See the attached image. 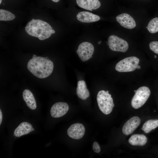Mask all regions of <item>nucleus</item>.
<instances>
[{
  "mask_svg": "<svg viewBox=\"0 0 158 158\" xmlns=\"http://www.w3.org/2000/svg\"><path fill=\"white\" fill-rule=\"evenodd\" d=\"M27 68L35 76L42 79L51 74L53 71L54 64L51 60L45 58L37 56L29 61Z\"/></svg>",
  "mask_w": 158,
  "mask_h": 158,
  "instance_id": "obj_1",
  "label": "nucleus"
},
{
  "mask_svg": "<svg viewBox=\"0 0 158 158\" xmlns=\"http://www.w3.org/2000/svg\"><path fill=\"white\" fill-rule=\"evenodd\" d=\"M51 29H52V28L47 23L42 20L34 19L29 22L25 28L27 33L31 36L38 38L39 35L41 34L42 37L38 38L41 40L50 37L52 34L49 31Z\"/></svg>",
  "mask_w": 158,
  "mask_h": 158,
  "instance_id": "obj_2",
  "label": "nucleus"
},
{
  "mask_svg": "<svg viewBox=\"0 0 158 158\" xmlns=\"http://www.w3.org/2000/svg\"><path fill=\"white\" fill-rule=\"evenodd\" d=\"M97 100L99 107L103 113L107 115L111 112L114 104L108 91H99L97 95Z\"/></svg>",
  "mask_w": 158,
  "mask_h": 158,
  "instance_id": "obj_3",
  "label": "nucleus"
},
{
  "mask_svg": "<svg viewBox=\"0 0 158 158\" xmlns=\"http://www.w3.org/2000/svg\"><path fill=\"white\" fill-rule=\"evenodd\" d=\"M134 92L135 94L132 99L131 105L134 108L138 109L146 102L150 95V91L148 87L143 86Z\"/></svg>",
  "mask_w": 158,
  "mask_h": 158,
  "instance_id": "obj_4",
  "label": "nucleus"
},
{
  "mask_svg": "<svg viewBox=\"0 0 158 158\" xmlns=\"http://www.w3.org/2000/svg\"><path fill=\"white\" fill-rule=\"evenodd\" d=\"M139 61V59L135 56L127 57L118 62L115 68L120 72L133 71L136 69L140 68V66L138 65Z\"/></svg>",
  "mask_w": 158,
  "mask_h": 158,
  "instance_id": "obj_5",
  "label": "nucleus"
},
{
  "mask_svg": "<svg viewBox=\"0 0 158 158\" xmlns=\"http://www.w3.org/2000/svg\"><path fill=\"white\" fill-rule=\"evenodd\" d=\"M108 42L109 48L113 51L125 52L129 48L128 44L126 41L116 35L110 36Z\"/></svg>",
  "mask_w": 158,
  "mask_h": 158,
  "instance_id": "obj_6",
  "label": "nucleus"
},
{
  "mask_svg": "<svg viewBox=\"0 0 158 158\" xmlns=\"http://www.w3.org/2000/svg\"><path fill=\"white\" fill-rule=\"evenodd\" d=\"M94 51L93 45L88 42H84L78 46L76 52L83 61H85L92 57Z\"/></svg>",
  "mask_w": 158,
  "mask_h": 158,
  "instance_id": "obj_7",
  "label": "nucleus"
},
{
  "mask_svg": "<svg viewBox=\"0 0 158 158\" xmlns=\"http://www.w3.org/2000/svg\"><path fill=\"white\" fill-rule=\"evenodd\" d=\"M85 131V128L82 124L75 123L70 126L67 130V133L71 138L79 140L83 136Z\"/></svg>",
  "mask_w": 158,
  "mask_h": 158,
  "instance_id": "obj_8",
  "label": "nucleus"
},
{
  "mask_svg": "<svg viewBox=\"0 0 158 158\" xmlns=\"http://www.w3.org/2000/svg\"><path fill=\"white\" fill-rule=\"evenodd\" d=\"M69 107L68 104L64 102H58L54 104L51 107L50 114L54 118L61 117L68 111Z\"/></svg>",
  "mask_w": 158,
  "mask_h": 158,
  "instance_id": "obj_9",
  "label": "nucleus"
},
{
  "mask_svg": "<svg viewBox=\"0 0 158 158\" xmlns=\"http://www.w3.org/2000/svg\"><path fill=\"white\" fill-rule=\"evenodd\" d=\"M140 123V119L138 117L131 118L124 125L122 129L123 133L126 135L131 134L137 128Z\"/></svg>",
  "mask_w": 158,
  "mask_h": 158,
  "instance_id": "obj_10",
  "label": "nucleus"
},
{
  "mask_svg": "<svg viewBox=\"0 0 158 158\" xmlns=\"http://www.w3.org/2000/svg\"><path fill=\"white\" fill-rule=\"evenodd\" d=\"M116 21L122 27L128 29H132L136 26L135 20L129 15L123 13L117 16L116 18Z\"/></svg>",
  "mask_w": 158,
  "mask_h": 158,
  "instance_id": "obj_11",
  "label": "nucleus"
},
{
  "mask_svg": "<svg viewBox=\"0 0 158 158\" xmlns=\"http://www.w3.org/2000/svg\"><path fill=\"white\" fill-rule=\"evenodd\" d=\"M76 2L80 7L91 11L99 8L101 6L99 0H76Z\"/></svg>",
  "mask_w": 158,
  "mask_h": 158,
  "instance_id": "obj_12",
  "label": "nucleus"
},
{
  "mask_svg": "<svg viewBox=\"0 0 158 158\" xmlns=\"http://www.w3.org/2000/svg\"><path fill=\"white\" fill-rule=\"evenodd\" d=\"M77 19L83 23H91L99 20L100 18L98 15L87 11H82L78 13Z\"/></svg>",
  "mask_w": 158,
  "mask_h": 158,
  "instance_id": "obj_13",
  "label": "nucleus"
},
{
  "mask_svg": "<svg viewBox=\"0 0 158 158\" xmlns=\"http://www.w3.org/2000/svg\"><path fill=\"white\" fill-rule=\"evenodd\" d=\"M34 130V129L31 124L26 122H24L20 124L15 129L14 134L16 137H20Z\"/></svg>",
  "mask_w": 158,
  "mask_h": 158,
  "instance_id": "obj_14",
  "label": "nucleus"
},
{
  "mask_svg": "<svg viewBox=\"0 0 158 158\" xmlns=\"http://www.w3.org/2000/svg\"><path fill=\"white\" fill-rule=\"evenodd\" d=\"M76 92L78 97L83 100L87 99L90 95L86 83L83 80H79L78 82Z\"/></svg>",
  "mask_w": 158,
  "mask_h": 158,
  "instance_id": "obj_15",
  "label": "nucleus"
},
{
  "mask_svg": "<svg viewBox=\"0 0 158 158\" xmlns=\"http://www.w3.org/2000/svg\"><path fill=\"white\" fill-rule=\"evenodd\" d=\"M23 99L27 106L31 109H35L37 107L35 99L32 93L28 89L24 90L23 93Z\"/></svg>",
  "mask_w": 158,
  "mask_h": 158,
  "instance_id": "obj_16",
  "label": "nucleus"
},
{
  "mask_svg": "<svg viewBox=\"0 0 158 158\" xmlns=\"http://www.w3.org/2000/svg\"><path fill=\"white\" fill-rule=\"evenodd\" d=\"M147 137L143 134H135L132 135L128 140V142L133 145L142 146L147 142Z\"/></svg>",
  "mask_w": 158,
  "mask_h": 158,
  "instance_id": "obj_17",
  "label": "nucleus"
},
{
  "mask_svg": "<svg viewBox=\"0 0 158 158\" xmlns=\"http://www.w3.org/2000/svg\"><path fill=\"white\" fill-rule=\"evenodd\" d=\"M158 127V119L149 120L144 123L141 129L145 133H147Z\"/></svg>",
  "mask_w": 158,
  "mask_h": 158,
  "instance_id": "obj_18",
  "label": "nucleus"
},
{
  "mask_svg": "<svg viewBox=\"0 0 158 158\" xmlns=\"http://www.w3.org/2000/svg\"><path fill=\"white\" fill-rule=\"evenodd\" d=\"M15 15L10 11L1 9L0 10V20L10 21L15 18Z\"/></svg>",
  "mask_w": 158,
  "mask_h": 158,
  "instance_id": "obj_19",
  "label": "nucleus"
},
{
  "mask_svg": "<svg viewBox=\"0 0 158 158\" xmlns=\"http://www.w3.org/2000/svg\"><path fill=\"white\" fill-rule=\"evenodd\" d=\"M148 31L151 33L158 32V18L156 17L152 19L146 27Z\"/></svg>",
  "mask_w": 158,
  "mask_h": 158,
  "instance_id": "obj_20",
  "label": "nucleus"
},
{
  "mask_svg": "<svg viewBox=\"0 0 158 158\" xmlns=\"http://www.w3.org/2000/svg\"><path fill=\"white\" fill-rule=\"evenodd\" d=\"M149 47L151 50L158 54V41H154L151 42L149 44Z\"/></svg>",
  "mask_w": 158,
  "mask_h": 158,
  "instance_id": "obj_21",
  "label": "nucleus"
},
{
  "mask_svg": "<svg viewBox=\"0 0 158 158\" xmlns=\"http://www.w3.org/2000/svg\"><path fill=\"white\" fill-rule=\"evenodd\" d=\"M93 150L96 153H98L100 151V146L98 143L96 142H93L92 145Z\"/></svg>",
  "mask_w": 158,
  "mask_h": 158,
  "instance_id": "obj_22",
  "label": "nucleus"
},
{
  "mask_svg": "<svg viewBox=\"0 0 158 158\" xmlns=\"http://www.w3.org/2000/svg\"><path fill=\"white\" fill-rule=\"evenodd\" d=\"M2 120V114L1 110L0 109V125L1 124Z\"/></svg>",
  "mask_w": 158,
  "mask_h": 158,
  "instance_id": "obj_23",
  "label": "nucleus"
},
{
  "mask_svg": "<svg viewBox=\"0 0 158 158\" xmlns=\"http://www.w3.org/2000/svg\"><path fill=\"white\" fill-rule=\"evenodd\" d=\"M50 32L52 34L54 33L55 32V31L52 29H51L49 30Z\"/></svg>",
  "mask_w": 158,
  "mask_h": 158,
  "instance_id": "obj_24",
  "label": "nucleus"
},
{
  "mask_svg": "<svg viewBox=\"0 0 158 158\" xmlns=\"http://www.w3.org/2000/svg\"><path fill=\"white\" fill-rule=\"evenodd\" d=\"M55 2H57L59 1L60 0H51Z\"/></svg>",
  "mask_w": 158,
  "mask_h": 158,
  "instance_id": "obj_25",
  "label": "nucleus"
},
{
  "mask_svg": "<svg viewBox=\"0 0 158 158\" xmlns=\"http://www.w3.org/2000/svg\"><path fill=\"white\" fill-rule=\"evenodd\" d=\"M37 57L35 55L33 54V56H32V58H35Z\"/></svg>",
  "mask_w": 158,
  "mask_h": 158,
  "instance_id": "obj_26",
  "label": "nucleus"
},
{
  "mask_svg": "<svg viewBox=\"0 0 158 158\" xmlns=\"http://www.w3.org/2000/svg\"><path fill=\"white\" fill-rule=\"evenodd\" d=\"M101 41H100L98 42V44H99L101 43Z\"/></svg>",
  "mask_w": 158,
  "mask_h": 158,
  "instance_id": "obj_27",
  "label": "nucleus"
},
{
  "mask_svg": "<svg viewBox=\"0 0 158 158\" xmlns=\"http://www.w3.org/2000/svg\"><path fill=\"white\" fill-rule=\"evenodd\" d=\"M2 1V0H0V4H1Z\"/></svg>",
  "mask_w": 158,
  "mask_h": 158,
  "instance_id": "obj_28",
  "label": "nucleus"
},
{
  "mask_svg": "<svg viewBox=\"0 0 158 158\" xmlns=\"http://www.w3.org/2000/svg\"><path fill=\"white\" fill-rule=\"evenodd\" d=\"M155 58H156V56H154Z\"/></svg>",
  "mask_w": 158,
  "mask_h": 158,
  "instance_id": "obj_29",
  "label": "nucleus"
}]
</instances>
